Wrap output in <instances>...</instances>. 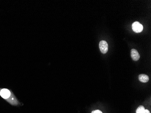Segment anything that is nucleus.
<instances>
[{
  "instance_id": "f257e3e1",
  "label": "nucleus",
  "mask_w": 151,
  "mask_h": 113,
  "mask_svg": "<svg viewBox=\"0 0 151 113\" xmlns=\"http://www.w3.org/2000/svg\"><path fill=\"white\" fill-rule=\"evenodd\" d=\"M132 29L134 32L139 33L143 30V26L139 22L136 21L132 24Z\"/></svg>"
},
{
  "instance_id": "f03ea898",
  "label": "nucleus",
  "mask_w": 151,
  "mask_h": 113,
  "mask_svg": "<svg viewBox=\"0 0 151 113\" xmlns=\"http://www.w3.org/2000/svg\"><path fill=\"white\" fill-rule=\"evenodd\" d=\"M99 48L102 53L105 54L108 50V44L104 40H101L99 43Z\"/></svg>"
},
{
  "instance_id": "7ed1b4c3",
  "label": "nucleus",
  "mask_w": 151,
  "mask_h": 113,
  "mask_svg": "<svg viewBox=\"0 0 151 113\" xmlns=\"http://www.w3.org/2000/svg\"><path fill=\"white\" fill-rule=\"evenodd\" d=\"M11 95V91L6 89H2L0 91V95L4 99H8Z\"/></svg>"
},
{
  "instance_id": "20e7f679",
  "label": "nucleus",
  "mask_w": 151,
  "mask_h": 113,
  "mask_svg": "<svg viewBox=\"0 0 151 113\" xmlns=\"http://www.w3.org/2000/svg\"><path fill=\"white\" fill-rule=\"evenodd\" d=\"M131 56L132 59L135 61L139 60L140 58V55L139 52L135 49H132L131 50Z\"/></svg>"
},
{
  "instance_id": "39448f33",
  "label": "nucleus",
  "mask_w": 151,
  "mask_h": 113,
  "mask_svg": "<svg viewBox=\"0 0 151 113\" xmlns=\"http://www.w3.org/2000/svg\"><path fill=\"white\" fill-rule=\"evenodd\" d=\"M139 80L143 83L147 82L149 81V77L145 74H140L139 76Z\"/></svg>"
},
{
  "instance_id": "423d86ee",
  "label": "nucleus",
  "mask_w": 151,
  "mask_h": 113,
  "mask_svg": "<svg viewBox=\"0 0 151 113\" xmlns=\"http://www.w3.org/2000/svg\"><path fill=\"white\" fill-rule=\"evenodd\" d=\"M144 110L145 108L142 105H140L139 106L136 110V113H142L144 111Z\"/></svg>"
},
{
  "instance_id": "0eeeda50",
  "label": "nucleus",
  "mask_w": 151,
  "mask_h": 113,
  "mask_svg": "<svg viewBox=\"0 0 151 113\" xmlns=\"http://www.w3.org/2000/svg\"><path fill=\"white\" fill-rule=\"evenodd\" d=\"M91 113H102V112L99 110H96L95 111H93Z\"/></svg>"
},
{
  "instance_id": "6e6552de",
  "label": "nucleus",
  "mask_w": 151,
  "mask_h": 113,
  "mask_svg": "<svg viewBox=\"0 0 151 113\" xmlns=\"http://www.w3.org/2000/svg\"><path fill=\"white\" fill-rule=\"evenodd\" d=\"M142 113H150L149 111L148 110H144V111Z\"/></svg>"
}]
</instances>
